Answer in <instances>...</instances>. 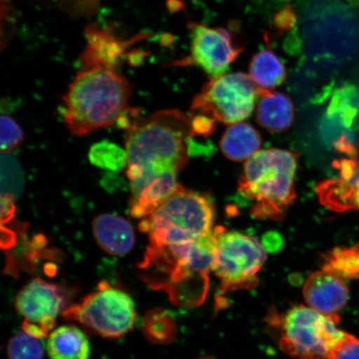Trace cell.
I'll use <instances>...</instances> for the list:
<instances>
[{"instance_id":"cell-1","label":"cell","mask_w":359,"mask_h":359,"mask_svg":"<svg viewBox=\"0 0 359 359\" xmlns=\"http://www.w3.org/2000/svg\"><path fill=\"white\" fill-rule=\"evenodd\" d=\"M191 138L190 120L177 110L156 112L129 126L126 168L132 217H147L182 189L177 175L187 163Z\"/></svg>"},{"instance_id":"cell-2","label":"cell","mask_w":359,"mask_h":359,"mask_svg":"<svg viewBox=\"0 0 359 359\" xmlns=\"http://www.w3.org/2000/svg\"><path fill=\"white\" fill-rule=\"evenodd\" d=\"M131 88L115 67H82L64 97L62 116L74 136L118 123L128 110Z\"/></svg>"},{"instance_id":"cell-3","label":"cell","mask_w":359,"mask_h":359,"mask_svg":"<svg viewBox=\"0 0 359 359\" xmlns=\"http://www.w3.org/2000/svg\"><path fill=\"white\" fill-rule=\"evenodd\" d=\"M298 156L282 149L259 151L247 161L239 192L252 202L250 212L259 219H282L296 198L294 178Z\"/></svg>"},{"instance_id":"cell-4","label":"cell","mask_w":359,"mask_h":359,"mask_svg":"<svg viewBox=\"0 0 359 359\" xmlns=\"http://www.w3.org/2000/svg\"><path fill=\"white\" fill-rule=\"evenodd\" d=\"M214 215L212 201L182 188L142 219L139 230L147 233L149 248L190 245L212 231Z\"/></svg>"},{"instance_id":"cell-5","label":"cell","mask_w":359,"mask_h":359,"mask_svg":"<svg viewBox=\"0 0 359 359\" xmlns=\"http://www.w3.org/2000/svg\"><path fill=\"white\" fill-rule=\"evenodd\" d=\"M339 324L337 314L329 316L308 305H298L282 318L280 346L300 359H334L348 334Z\"/></svg>"},{"instance_id":"cell-6","label":"cell","mask_w":359,"mask_h":359,"mask_svg":"<svg viewBox=\"0 0 359 359\" xmlns=\"http://www.w3.org/2000/svg\"><path fill=\"white\" fill-rule=\"evenodd\" d=\"M62 317L79 323L92 333L106 339H118L132 331L136 305L131 296L102 281L97 290L82 302L67 307Z\"/></svg>"},{"instance_id":"cell-7","label":"cell","mask_w":359,"mask_h":359,"mask_svg":"<svg viewBox=\"0 0 359 359\" xmlns=\"http://www.w3.org/2000/svg\"><path fill=\"white\" fill-rule=\"evenodd\" d=\"M262 92L249 75L224 74L210 80L196 96L191 114L224 124L240 123L252 114L255 100Z\"/></svg>"},{"instance_id":"cell-8","label":"cell","mask_w":359,"mask_h":359,"mask_svg":"<svg viewBox=\"0 0 359 359\" xmlns=\"http://www.w3.org/2000/svg\"><path fill=\"white\" fill-rule=\"evenodd\" d=\"M266 260V250L257 238L224 230L218 237L212 271L223 291L252 288Z\"/></svg>"},{"instance_id":"cell-9","label":"cell","mask_w":359,"mask_h":359,"mask_svg":"<svg viewBox=\"0 0 359 359\" xmlns=\"http://www.w3.org/2000/svg\"><path fill=\"white\" fill-rule=\"evenodd\" d=\"M65 306L60 287L39 278L26 285L15 300L17 311L25 318L22 330L39 339L47 338Z\"/></svg>"},{"instance_id":"cell-10","label":"cell","mask_w":359,"mask_h":359,"mask_svg":"<svg viewBox=\"0 0 359 359\" xmlns=\"http://www.w3.org/2000/svg\"><path fill=\"white\" fill-rule=\"evenodd\" d=\"M191 55L183 60L185 65L201 67L210 78L217 79L226 73L239 56L241 48L228 30L192 24Z\"/></svg>"},{"instance_id":"cell-11","label":"cell","mask_w":359,"mask_h":359,"mask_svg":"<svg viewBox=\"0 0 359 359\" xmlns=\"http://www.w3.org/2000/svg\"><path fill=\"white\" fill-rule=\"evenodd\" d=\"M335 168L340 177L326 180L317 187L321 203L336 212L359 210V161L341 160Z\"/></svg>"},{"instance_id":"cell-12","label":"cell","mask_w":359,"mask_h":359,"mask_svg":"<svg viewBox=\"0 0 359 359\" xmlns=\"http://www.w3.org/2000/svg\"><path fill=\"white\" fill-rule=\"evenodd\" d=\"M303 294L308 306L329 316H334L340 311L349 298V290L344 280L324 269L308 278Z\"/></svg>"},{"instance_id":"cell-13","label":"cell","mask_w":359,"mask_h":359,"mask_svg":"<svg viewBox=\"0 0 359 359\" xmlns=\"http://www.w3.org/2000/svg\"><path fill=\"white\" fill-rule=\"evenodd\" d=\"M93 235L101 248L107 253L124 255L135 244L133 229L128 221L118 215L102 214L94 219Z\"/></svg>"},{"instance_id":"cell-14","label":"cell","mask_w":359,"mask_h":359,"mask_svg":"<svg viewBox=\"0 0 359 359\" xmlns=\"http://www.w3.org/2000/svg\"><path fill=\"white\" fill-rule=\"evenodd\" d=\"M257 121L269 132L282 133L294 123V106L288 97L281 93L263 91L260 93Z\"/></svg>"},{"instance_id":"cell-15","label":"cell","mask_w":359,"mask_h":359,"mask_svg":"<svg viewBox=\"0 0 359 359\" xmlns=\"http://www.w3.org/2000/svg\"><path fill=\"white\" fill-rule=\"evenodd\" d=\"M47 351L50 359H89L91 345L79 327L65 325L49 334Z\"/></svg>"},{"instance_id":"cell-16","label":"cell","mask_w":359,"mask_h":359,"mask_svg":"<svg viewBox=\"0 0 359 359\" xmlns=\"http://www.w3.org/2000/svg\"><path fill=\"white\" fill-rule=\"evenodd\" d=\"M260 146L262 137L259 133L244 123L231 124L219 142L224 156L235 161L249 160L257 154Z\"/></svg>"},{"instance_id":"cell-17","label":"cell","mask_w":359,"mask_h":359,"mask_svg":"<svg viewBox=\"0 0 359 359\" xmlns=\"http://www.w3.org/2000/svg\"><path fill=\"white\" fill-rule=\"evenodd\" d=\"M88 46L82 57L83 67L94 65L115 67L124 46L106 31L92 29L88 32Z\"/></svg>"},{"instance_id":"cell-18","label":"cell","mask_w":359,"mask_h":359,"mask_svg":"<svg viewBox=\"0 0 359 359\" xmlns=\"http://www.w3.org/2000/svg\"><path fill=\"white\" fill-rule=\"evenodd\" d=\"M250 76L263 91H271L286 78L284 65L271 48H264L255 55L250 65Z\"/></svg>"},{"instance_id":"cell-19","label":"cell","mask_w":359,"mask_h":359,"mask_svg":"<svg viewBox=\"0 0 359 359\" xmlns=\"http://www.w3.org/2000/svg\"><path fill=\"white\" fill-rule=\"evenodd\" d=\"M359 112L358 90L352 85L336 89L326 111L330 120H338L343 127L351 128Z\"/></svg>"},{"instance_id":"cell-20","label":"cell","mask_w":359,"mask_h":359,"mask_svg":"<svg viewBox=\"0 0 359 359\" xmlns=\"http://www.w3.org/2000/svg\"><path fill=\"white\" fill-rule=\"evenodd\" d=\"M323 269L342 278L359 277V242L353 246L335 248L325 255Z\"/></svg>"},{"instance_id":"cell-21","label":"cell","mask_w":359,"mask_h":359,"mask_svg":"<svg viewBox=\"0 0 359 359\" xmlns=\"http://www.w3.org/2000/svg\"><path fill=\"white\" fill-rule=\"evenodd\" d=\"M93 164L101 168L119 170L127 167V151L109 142L97 143L89 154Z\"/></svg>"},{"instance_id":"cell-22","label":"cell","mask_w":359,"mask_h":359,"mask_svg":"<svg viewBox=\"0 0 359 359\" xmlns=\"http://www.w3.org/2000/svg\"><path fill=\"white\" fill-rule=\"evenodd\" d=\"M7 351L10 359H43L44 349L39 339L24 331L8 341Z\"/></svg>"},{"instance_id":"cell-23","label":"cell","mask_w":359,"mask_h":359,"mask_svg":"<svg viewBox=\"0 0 359 359\" xmlns=\"http://www.w3.org/2000/svg\"><path fill=\"white\" fill-rule=\"evenodd\" d=\"M173 321L163 311H152L146 316L143 330L147 338L155 343L168 342L173 337Z\"/></svg>"},{"instance_id":"cell-24","label":"cell","mask_w":359,"mask_h":359,"mask_svg":"<svg viewBox=\"0 0 359 359\" xmlns=\"http://www.w3.org/2000/svg\"><path fill=\"white\" fill-rule=\"evenodd\" d=\"M1 151L8 152L19 146L24 139V132L20 126L10 116H1Z\"/></svg>"},{"instance_id":"cell-25","label":"cell","mask_w":359,"mask_h":359,"mask_svg":"<svg viewBox=\"0 0 359 359\" xmlns=\"http://www.w3.org/2000/svg\"><path fill=\"white\" fill-rule=\"evenodd\" d=\"M334 359H359V339L348 334L337 348Z\"/></svg>"}]
</instances>
